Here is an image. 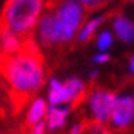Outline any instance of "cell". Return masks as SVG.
I'll list each match as a JSON object with an SVG mask.
<instances>
[{"label": "cell", "instance_id": "6da1fadb", "mask_svg": "<svg viewBox=\"0 0 134 134\" xmlns=\"http://www.w3.org/2000/svg\"><path fill=\"white\" fill-rule=\"evenodd\" d=\"M0 74L8 82L15 108H20L44 82L43 54L33 35L25 36L23 48L13 56H5L0 61Z\"/></svg>", "mask_w": 134, "mask_h": 134}, {"label": "cell", "instance_id": "7a4b0ae2", "mask_svg": "<svg viewBox=\"0 0 134 134\" xmlns=\"http://www.w3.org/2000/svg\"><path fill=\"white\" fill-rule=\"evenodd\" d=\"M43 7L44 0H7L0 13V25L20 36L33 35Z\"/></svg>", "mask_w": 134, "mask_h": 134}, {"label": "cell", "instance_id": "3957f363", "mask_svg": "<svg viewBox=\"0 0 134 134\" xmlns=\"http://www.w3.org/2000/svg\"><path fill=\"white\" fill-rule=\"evenodd\" d=\"M54 12H56V30L59 44L70 43L80 23H82L83 18L82 8L74 0H64Z\"/></svg>", "mask_w": 134, "mask_h": 134}, {"label": "cell", "instance_id": "277c9868", "mask_svg": "<svg viewBox=\"0 0 134 134\" xmlns=\"http://www.w3.org/2000/svg\"><path fill=\"white\" fill-rule=\"evenodd\" d=\"M116 100H118V97L115 93L102 90V88L95 90L90 95V110H92V115L97 123L103 124L106 121H110L113 108L116 105Z\"/></svg>", "mask_w": 134, "mask_h": 134}, {"label": "cell", "instance_id": "5b68a950", "mask_svg": "<svg viewBox=\"0 0 134 134\" xmlns=\"http://www.w3.org/2000/svg\"><path fill=\"white\" fill-rule=\"evenodd\" d=\"M39 41L44 48H54L56 44H59L57 39V30H56V12L54 8H48L44 12V15L39 20Z\"/></svg>", "mask_w": 134, "mask_h": 134}, {"label": "cell", "instance_id": "8992f818", "mask_svg": "<svg viewBox=\"0 0 134 134\" xmlns=\"http://www.w3.org/2000/svg\"><path fill=\"white\" fill-rule=\"evenodd\" d=\"M134 116V102L131 97H121L116 100V105L113 108L110 121L116 129L128 128Z\"/></svg>", "mask_w": 134, "mask_h": 134}, {"label": "cell", "instance_id": "52a82bcc", "mask_svg": "<svg viewBox=\"0 0 134 134\" xmlns=\"http://www.w3.org/2000/svg\"><path fill=\"white\" fill-rule=\"evenodd\" d=\"M113 26H115V31H116V35H118V38L121 39V41L131 43L134 39V26H132V23L129 20H126L124 16H121V15L116 16Z\"/></svg>", "mask_w": 134, "mask_h": 134}, {"label": "cell", "instance_id": "ba28073f", "mask_svg": "<svg viewBox=\"0 0 134 134\" xmlns=\"http://www.w3.org/2000/svg\"><path fill=\"white\" fill-rule=\"evenodd\" d=\"M49 102L52 106H59L61 103H69L67 90L64 82H59L57 79L51 80V90H49Z\"/></svg>", "mask_w": 134, "mask_h": 134}, {"label": "cell", "instance_id": "9c48e42d", "mask_svg": "<svg viewBox=\"0 0 134 134\" xmlns=\"http://www.w3.org/2000/svg\"><path fill=\"white\" fill-rule=\"evenodd\" d=\"M44 115H46V102L43 98H38L30 106L28 116H26V124L28 126H36L39 121H43Z\"/></svg>", "mask_w": 134, "mask_h": 134}, {"label": "cell", "instance_id": "30bf717a", "mask_svg": "<svg viewBox=\"0 0 134 134\" xmlns=\"http://www.w3.org/2000/svg\"><path fill=\"white\" fill-rule=\"evenodd\" d=\"M67 115H69V108H57V106H52V108L48 111V128L51 131L62 128Z\"/></svg>", "mask_w": 134, "mask_h": 134}, {"label": "cell", "instance_id": "8fae6325", "mask_svg": "<svg viewBox=\"0 0 134 134\" xmlns=\"http://www.w3.org/2000/svg\"><path fill=\"white\" fill-rule=\"evenodd\" d=\"M102 21H103V18L98 16V18H93L88 25H85V28L80 31V35H79V41L80 43H87L93 36V33H95V30L98 28V25L102 23Z\"/></svg>", "mask_w": 134, "mask_h": 134}, {"label": "cell", "instance_id": "7c38bea8", "mask_svg": "<svg viewBox=\"0 0 134 134\" xmlns=\"http://www.w3.org/2000/svg\"><path fill=\"white\" fill-rule=\"evenodd\" d=\"M111 43H113V39H111V35L110 33H102L100 35V38H98V49L100 51H106L111 46Z\"/></svg>", "mask_w": 134, "mask_h": 134}, {"label": "cell", "instance_id": "4fadbf2b", "mask_svg": "<svg viewBox=\"0 0 134 134\" xmlns=\"http://www.w3.org/2000/svg\"><path fill=\"white\" fill-rule=\"evenodd\" d=\"M80 2L83 3V7L87 10H95V8H100V7L106 5L110 0H80Z\"/></svg>", "mask_w": 134, "mask_h": 134}, {"label": "cell", "instance_id": "5bb4252c", "mask_svg": "<svg viewBox=\"0 0 134 134\" xmlns=\"http://www.w3.org/2000/svg\"><path fill=\"white\" fill-rule=\"evenodd\" d=\"M44 129H46V123L39 121V123L35 126V129H33V134H44Z\"/></svg>", "mask_w": 134, "mask_h": 134}, {"label": "cell", "instance_id": "9a60e30c", "mask_svg": "<svg viewBox=\"0 0 134 134\" xmlns=\"http://www.w3.org/2000/svg\"><path fill=\"white\" fill-rule=\"evenodd\" d=\"M108 59H110V56H108V54H98V56L95 57V62L102 64V62H106Z\"/></svg>", "mask_w": 134, "mask_h": 134}, {"label": "cell", "instance_id": "2e32d148", "mask_svg": "<svg viewBox=\"0 0 134 134\" xmlns=\"http://www.w3.org/2000/svg\"><path fill=\"white\" fill-rule=\"evenodd\" d=\"M82 126H80V124H75V126H74V128L70 129V134H82Z\"/></svg>", "mask_w": 134, "mask_h": 134}, {"label": "cell", "instance_id": "e0dca14e", "mask_svg": "<svg viewBox=\"0 0 134 134\" xmlns=\"http://www.w3.org/2000/svg\"><path fill=\"white\" fill-rule=\"evenodd\" d=\"M59 2H61V0H49V2H48V8H54Z\"/></svg>", "mask_w": 134, "mask_h": 134}, {"label": "cell", "instance_id": "ac0fdd59", "mask_svg": "<svg viewBox=\"0 0 134 134\" xmlns=\"http://www.w3.org/2000/svg\"><path fill=\"white\" fill-rule=\"evenodd\" d=\"M131 70H132V72H134V57H132V59H131Z\"/></svg>", "mask_w": 134, "mask_h": 134}]
</instances>
